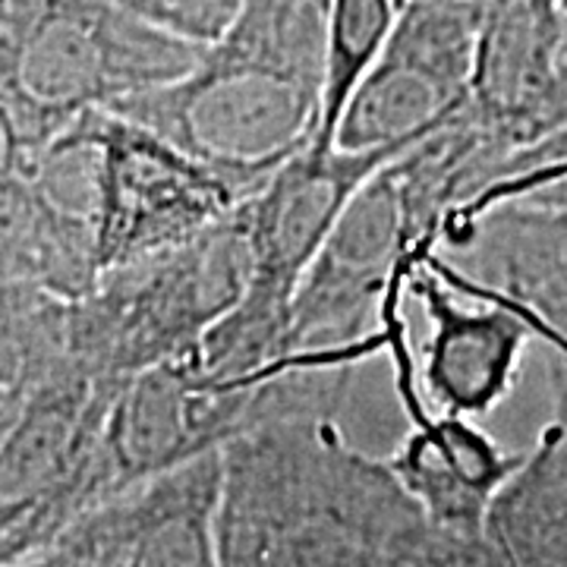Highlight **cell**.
Listing matches in <instances>:
<instances>
[{
  "label": "cell",
  "instance_id": "ac0fdd59",
  "mask_svg": "<svg viewBox=\"0 0 567 567\" xmlns=\"http://www.w3.org/2000/svg\"><path fill=\"white\" fill-rule=\"evenodd\" d=\"M29 164H32V155H29V148L22 145L20 130L13 126L10 114H7L3 104H0V186L25 177Z\"/></svg>",
  "mask_w": 567,
  "mask_h": 567
},
{
  "label": "cell",
  "instance_id": "ba28073f",
  "mask_svg": "<svg viewBox=\"0 0 567 567\" xmlns=\"http://www.w3.org/2000/svg\"><path fill=\"white\" fill-rule=\"evenodd\" d=\"M429 319L416 382L435 413L476 420L511 394L536 328L520 309L476 290L432 249L406 275Z\"/></svg>",
  "mask_w": 567,
  "mask_h": 567
},
{
  "label": "cell",
  "instance_id": "7c38bea8",
  "mask_svg": "<svg viewBox=\"0 0 567 567\" xmlns=\"http://www.w3.org/2000/svg\"><path fill=\"white\" fill-rule=\"evenodd\" d=\"M388 360L410 420L404 442L385 461L391 476L420 507L429 527L486 533L488 507L517 473L524 454L498 445L473 420L435 413L425 404L416 382L413 350H401Z\"/></svg>",
  "mask_w": 567,
  "mask_h": 567
},
{
  "label": "cell",
  "instance_id": "4fadbf2b",
  "mask_svg": "<svg viewBox=\"0 0 567 567\" xmlns=\"http://www.w3.org/2000/svg\"><path fill=\"white\" fill-rule=\"evenodd\" d=\"M551 420L486 517L505 567H567V360L548 350Z\"/></svg>",
  "mask_w": 567,
  "mask_h": 567
},
{
  "label": "cell",
  "instance_id": "5bb4252c",
  "mask_svg": "<svg viewBox=\"0 0 567 567\" xmlns=\"http://www.w3.org/2000/svg\"><path fill=\"white\" fill-rule=\"evenodd\" d=\"M66 363V303L39 287H0V445Z\"/></svg>",
  "mask_w": 567,
  "mask_h": 567
},
{
  "label": "cell",
  "instance_id": "9c48e42d",
  "mask_svg": "<svg viewBox=\"0 0 567 567\" xmlns=\"http://www.w3.org/2000/svg\"><path fill=\"white\" fill-rule=\"evenodd\" d=\"M558 51V0L483 3L464 111L473 130L505 162L567 126V85Z\"/></svg>",
  "mask_w": 567,
  "mask_h": 567
},
{
  "label": "cell",
  "instance_id": "cb8c5ba5",
  "mask_svg": "<svg viewBox=\"0 0 567 567\" xmlns=\"http://www.w3.org/2000/svg\"><path fill=\"white\" fill-rule=\"evenodd\" d=\"M476 3H486V0H476Z\"/></svg>",
  "mask_w": 567,
  "mask_h": 567
},
{
  "label": "cell",
  "instance_id": "e0dca14e",
  "mask_svg": "<svg viewBox=\"0 0 567 567\" xmlns=\"http://www.w3.org/2000/svg\"><path fill=\"white\" fill-rule=\"evenodd\" d=\"M404 567H505L486 533H451L425 527Z\"/></svg>",
  "mask_w": 567,
  "mask_h": 567
},
{
  "label": "cell",
  "instance_id": "603a6c76",
  "mask_svg": "<svg viewBox=\"0 0 567 567\" xmlns=\"http://www.w3.org/2000/svg\"><path fill=\"white\" fill-rule=\"evenodd\" d=\"M319 3H331V0H319Z\"/></svg>",
  "mask_w": 567,
  "mask_h": 567
},
{
  "label": "cell",
  "instance_id": "44dd1931",
  "mask_svg": "<svg viewBox=\"0 0 567 567\" xmlns=\"http://www.w3.org/2000/svg\"><path fill=\"white\" fill-rule=\"evenodd\" d=\"M10 7H13V0H0V25L10 17Z\"/></svg>",
  "mask_w": 567,
  "mask_h": 567
},
{
  "label": "cell",
  "instance_id": "ffe728a7",
  "mask_svg": "<svg viewBox=\"0 0 567 567\" xmlns=\"http://www.w3.org/2000/svg\"><path fill=\"white\" fill-rule=\"evenodd\" d=\"M10 567H58V558H54L51 551H44V555L32 558V561H22V565H10Z\"/></svg>",
  "mask_w": 567,
  "mask_h": 567
},
{
  "label": "cell",
  "instance_id": "277c9868",
  "mask_svg": "<svg viewBox=\"0 0 567 567\" xmlns=\"http://www.w3.org/2000/svg\"><path fill=\"white\" fill-rule=\"evenodd\" d=\"M249 244L240 205L186 244L102 271L66 303V363L126 385L148 369L196 357L203 338L244 300Z\"/></svg>",
  "mask_w": 567,
  "mask_h": 567
},
{
  "label": "cell",
  "instance_id": "d6986e66",
  "mask_svg": "<svg viewBox=\"0 0 567 567\" xmlns=\"http://www.w3.org/2000/svg\"><path fill=\"white\" fill-rule=\"evenodd\" d=\"M558 17H561V51H558V63H561V80L567 85V0H558Z\"/></svg>",
  "mask_w": 567,
  "mask_h": 567
},
{
  "label": "cell",
  "instance_id": "8992f818",
  "mask_svg": "<svg viewBox=\"0 0 567 567\" xmlns=\"http://www.w3.org/2000/svg\"><path fill=\"white\" fill-rule=\"evenodd\" d=\"M76 123L95 145L99 275L186 244L244 203L227 177L140 123L111 111H89Z\"/></svg>",
  "mask_w": 567,
  "mask_h": 567
},
{
  "label": "cell",
  "instance_id": "8fae6325",
  "mask_svg": "<svg viewBox=\"0 0 567 567\" xmlns=\"http://www.w3.org/2000/svg\"><path fill=\"white\" fill-rule=\"evenodd\" d=\"M218 498L221 451L126 486L58 546L85 567H218Z\"/></svg>",
  "mask_w": 567,
  "mask_h": 567
},
{
  "label": "cell",
  "instance_id": "2e32d148",
  "mask_svg": "<svg viewBox=\"0 0 567 567\" xmlns=\"http://www.w3.org/2000/svg\"><path fill=\"white\" fill-rule=\"evenodd\" d=\"M123 10L189 44H212L240 13L244 0H117Z\"/></svg>",
  "mask_w": 567,
  "mask_h": 567
},
{
  "label": "cell",
  "instance_id": "9a60e30c",
  "mask_svg": "<svg viewBox=\"0 0 567 567\" xmlns=\"http://www.w3.org/2000/svg\"><path fill=\"white\" fill-rule=\"evenodd\" d=\"M398 10L391 0H331L324 17L322 99L319 121L306 148L331 152L344 107L385 48Z\"/></svg>",
  "mask_w": 567,
  "mask_h": 567
},
{
  "label": "cell",
  "instance_id": "52a82bcc",
  "mask_svg": "<svg viewBox=\"0 0 567 567\" xmlns=\"http://www.w3.org/2000/svg\"><path fill=\"white\" fill-rule=\"evenodd\" d=\"M483 3L410 0L385 48L341 114L334 148L375 152L413 145L466 104L473 39Z\"/></svg>",
  "mask_w": 567,
  "mask_h": 567
},
{
  "label": "cell",
  "instance_id": "5b68a950",
  "mask_svg": "<svg viewBox=\"0 0 567 567\" xmlns=\"http://www.w3.org/2000/svg\"><path fill=\"white\" fill-rule=\"evenodd\" d=\"M123 385L63 363L0 445V567L32 561L123 492L104 423Z\"/></svg>",
  "mask_w": 567,
  "mask_h": 567
},
{
  "label": "cell",
  "instance_id": "30bf717a",
  "mask_svg": "<svg viewBox=\"0 0 567 567\" xmlns=\"http://www.w3.org/2000/svg\"><path fill=\"white\" fill-rule=\"evenodd\" d=\"M435 252L476 290L520 309L546 350L567 360V196L492 205L442 234Z\"/></svg>",
  "mask_w": 567,
  "mask_h": 567
},
{
  "label": "cell",
  "instance_id": "7402d4cb",
  "mask_svg": "<svg viewBox=\"0 0 567 567\" xmlns=\"http://www.w3.org/2000/svg\"><path fill=\"white\" fill-rule=\"evenodd\" d=\"M391 3H394V10H404L410 0H391Z\"/></svg>",
  "mask_w": 567,
  "mask_h": 567
},
{
  "label": "cell",
  "instance_id": "3957f363",
  "mask_svg": "<svg viewBox=\"0 0 567 567\" xmlns=\"http://www.w3.org/2000/svg\"><path fill=\"white\" fill-rule=\"evenodd\" d=\"M203 58L117 0H17L0 25V104L35 158L89 111L171 85Z\"/></svg>",
  "mask_w": 567,
  "mask_h": 567
},
{
  "label": "cell",
  "instance_id": "7a4b0ae2",
  "mask_svg": "<svg viewBox=\"0 0 567 567\" xmlns=\"http://www.w3.org/2000/svg\"><path fill=\"white\" fill-rule=\"evenodd\" d=\"M324 17L328 3L319 0H244L186 76L114 104L111 114L158 133L249 199L312 142Z\"/></svg>",
  "mask_w": 567,
  "mask_h": 567
},
{
  "label": "cell",
  "instance_id": "6da1fadb",
  "mask_svg": "<svg viewBox=\"0 0 567 567\" xmlns=\"http://www.w3.org/2000/svg\"><path fill=\"white\" fill-rule=\"evenodd\" d=\"M425 527L334 416L262 425L221 451L218 567H404Z\"/></svg>",
  "mask_w": 567,
  "mask_h": 567
},
{
  "label": "cell",
  "instance_id": "d4e9b609",
  "mask_svg": "<svg viewBox=\"0 0 567 567\" xmlns=\"http://www.w3.org/2000/svg\"><path fill=\"white\" fill-rule=\"evenodd\" d=\"M13 3H17V0H13ZM10 10H13V7H10Z\"/></svg>",
  "mask_w": 567,
  "mask_h": 567
}]
</instances>
